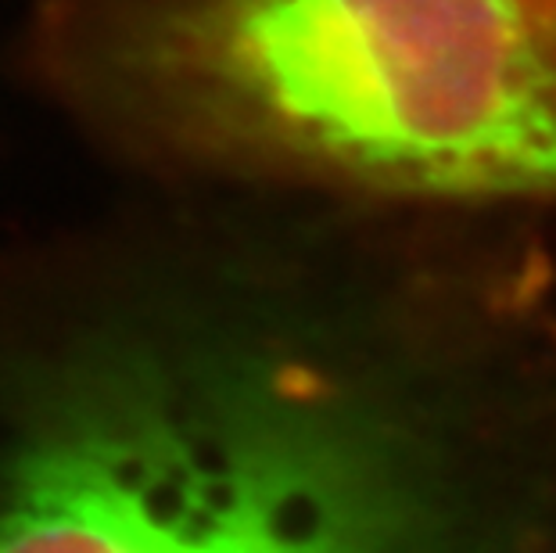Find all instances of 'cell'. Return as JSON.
<instances>
[{
  "mask_svg": "<svg viewBox=\"0 0 556 553\" xmlns=\"http://www.w3.org/2000/svg\"><path fill=\"white\" fill-rule=\"evenodd\" d=\"M510 223L230 194L0 252V553H556Z\"/></svg>",
  "mask_w": 556,
  "mask_h": 553,
  "instance_id": "cell-1",
  "label": "cell"
},
{
  "mask_svg": "<svg viewBox=\"0 0 556 553\" xmlns=\"http://www.w3.org/2000/svg\"><path fill=\"white\" fill-rule=\"evenodd\" d=\"M18 73L194 191L556 209V0H33Z\"/></svg>",
  "mask_w": 556,
  "mask_h": 553,
  "instance_id": "cell-2",
  "label": "cell"
}]
</instances>
